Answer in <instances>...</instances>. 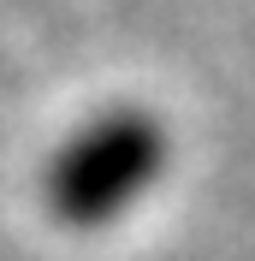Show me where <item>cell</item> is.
Wrapping results in <instances>:
<instances>
[{"mask_svg":"<svg viewBox=\"0 0 255 261\" xmlns=\"http://www.w3.org/2000/svg\"><path fill=\"white\" fill-rule=\"evenodd\" d=\"M166 161H172V143L148 107H107L54 148L42 172V202L60 226L101 231L155 190Z\"/></svg>","mask_w":255,"mask_h":261,"instance_id":"obj_1","label":"cell"}]
</instances>
